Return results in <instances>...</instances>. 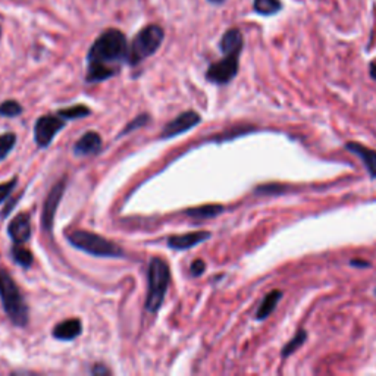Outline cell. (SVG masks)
<instances>
[{"mask_svg":"<svg viewBox=\"0 0 376 376\" xmlns=\"http://www.w3.org/2000/svg\"><path fill=\"white\" fill-rule=\"evenodd\" d=\"M128 58L127 39L119 30H107L88 51L87 83H99L116 74L118 65Z\"/></svg>","mask_w":376,"mask_h":376,"instance_id":"1","label":"cell"},{"mask_svg":"<svg viewBox=\"0 0 376 376\" xmlns=\"http://www.w3.org/2000/svg\"><path fill=\"white\" fill-rule=\"evenodd\" d=\"M0 297L9 319L18 327H25L28 322V308L13 279L0 271Z\"/></svg>","mask_w":376,"mask_h":376,"instance_id":"2","label":"cell"},{"mask_svg":"<svg viewBox=\"0 0 376 376\" xmlns=\"http://www.w3.org/2000/svg\"><path fill=\"white\" fill-rule=\"evenodd\" d=\"M169 266L162 259H153L149 267V293L146 298V309L157 312L162 306L169 285Z\"/></svg>","mask_w":376,"mask_h":376,"instance_id":"3","label":"cell"},{"mask_svg":"<svg viewBox=\"0 0 376 376\" xmlns=\"http://www.w3.org/2000/svg\"><path fill=\"white\" fill-rule=\"evenodd\" d=\"M68 241L83 252L97 257H121L123 255L115 243L95 234V232L81 229L74 231L73 234L68 236Z\"/></svg>","mask_w":376,"mask_h":376,"instance_id":"4","label":"cell"},{"mask_svg":"<svg viewBox=\"0 0 376 376\" xmlns=\"http://www.w3.org/2000/svg\"><path fill=\"white\" fill-rule=\"evenodd\" d=\"M165 37L164 30L159 25H147L146 28H142L137 35L128 49V58L127 61L131 65H137L141 61H145L146 58L152 56L153 53L162 44Z\"/></svg>","mask_w":376,"mask_h":376,"instance_id":"5","label":"cell"},{"mask_svg":"<svg viewBox=\"0 0 376 376\" xmlns=\"http://www.w3.org/2000/svg\"><path fill=\"white\" fill-rule=\"evenodd\" d=\"M240 55H225L219 62H214L207 69V80L214 84H226L238 73Z\"/></svg>","mask_w":376,"mask_h":376,"instance_id":"6","label":"cell"},{"mask_svg":"<svg viewBox=\"0 0 376 376\" xmlns=\"http://www.w3.org/2000/svg\"><path fill=\"white\" fill-rule=\"evenodd\" d=\"M65 121L58 118V116H42L39 121L35 122L34 127V137L35 142H37L39 147H47L51 140L55 138V135L63 128Z\"/></svg>","mask_w":376,"mask_h":376,"instance_id":"7","label":"cell"},{"mask_svg":"<svg viewBox=\"0 0 376 376\" xmlns=\"http://www.w3.org/2000/svg\"><path fill=\"white\" fill-rule=\"evenodd\" d=\"M199 122H200V115L199 114H195L193 111L184 112L181 115H178L174 121H171L169 123L165 125L162 134H160V138H162V140L172 138V137H176V135H180L183 133H187L193 127H195V125H199Z\"/></svg>","mask_w":376,"mask_h":376,"instance_id":"8","label":"cell"},{"mask_svg":"<svg viewBox=\"0 0 376 376\" xmlns=\"http://www.w3.org/2000/svg\"><path fill=\"white\" fill-rule=\"evenodd\" d=\"M65 184L66 180H61L55 187H53L47 195L46 203H44V209H43V226L46 231H50L53 226V219H55V213L58 210V206L61 203V199L65 191Z\"/></svg>","mask_w":376,"mask_h":376,"instance_id":"9","label":"cell"},{"mask_svg":"<svg viewBox=\"0 0 376 376\" xmlns=\"http://www.w3.org/2000/svg\"><path fill=\"white\" fill-rule=\"evenodd\" d=\"M8 232L16 244L28 241L31 237V219L28 213H20L15 217L8 226Z\"/></svg>","mask_w":376,"mask_h":376,"instance_id":"10","label":"cell"},{"mask_svg":"<svg viewBox=\"0 0 376 376\" xmlns=\"http://www.w3.org/2000/svg\"><path fill=\"white\" fill-rule=\"evenodd\" d=\"M210 234L206 231H199V232H190V234L184 236H175L168 240V245L175 250H187L191 248L197 244H200L206 240H209Z\"/></svg>","mask_w":376,"mask_h":376,"instance_id":"11","label":"cell"},{"mask_svg":"<svg viewBox=\"0 0 376 376\" xmlns=\"http://www.w3.org/2000/svg\"><path fill=\"white\" fill-rule=\"evenodd\" d=\"M102 149V138L97 133H87L84 134L74 146V152L78 156H88V154H96Z\"/></svg>","mask_w":376,"mask_h":376,"instance_id":"12","label":"cell"},{"mask_svg":"<svg viewBox=\"0 0 376 376\" xmlns=\"http://www.w3.org/2000/svg\"><path fill=\"white\" fill-rule=\"evenodd\" d=\"M219 46L224 55H240L243 49V34L237 28L228 30Z\"/></svg>","mask_w":376,"mask_h":376,"instance_id":"13","label":"cell"},{"mask_svg":"<svg viewBox=\"0 0 376 376\" xmlns=\"http://www.w3.org/2000/svg\"><path fill=\"white\" fill-rule=\"evenodd\" d=\"M350 152H353L354 154L359 156L363 164L366 165V169L368 172L370 174L372 178H376V152L363 146V145H359V142H348V145L346 146Z\"/></svg>","mask_w":376,"mask_h":376,"instance_id":"14","label":"cell"},{"mask_svg":"<svg viewBox=\"0 0 376 376\" xmlns=\"http://www.w3.org/2000/svg\"><path fill=\"white\" fill-rule=\"evenodd\" d=\"M80 334H81V322L78 319H69L61 322V324L53 329V336L62 339V341H71V339L77 338Z\"/></svg>","mask_w":376,"mask_h":376,"instance_id":"15","label":"cell"},{"mask_svg":"<svg viewBox=\"0 0 376 376\" xmlns=\"http://www.w3.org/2000/svg\"><path fill=\"white\" fill-rule=\"evenodd\" d=\"M281 298H282V293L279 290H274V291H271L269 294H267L263 298L260 308H259V310L256 313V319L257 320H263V319H266L267 316H269L275 310L277 304H278V301Z\"/></svg>","mask_w":376,"mask_h":376,"instance_id":"16","label":"cell"},{"mask_svg":"<svg viewBox=\"0 0 376 376\" xmlns=\"http://www.w3.org/2000/svg\"><path fill=\"white\" fill-rule=\"evenodd\" d=\"M224 207L221 205H207V206H200V207H194L188 209L186 213L191 218L195 219H209L218 217L219 213H222Z\"/></svg>","mask_w":376,"mask_h":376,"instance_id":"17","label":"cell"},{"mask_svg":"<svg viewBox=\"0 0 376 376\" xmlns=\"http://www.w3.org/2000/svg\"><path fill=\"white\" fill-rule=\"evenodd\" d=\"M279 0H255V11L263 16H271L281 11Z\"/></svg>","mask_w":376,"mask_h":376,"instance_id":"18","label":"cell"},{"mask_svg":"<svg viewBox=\"0 0 376 376\" xmlns=\"http://www.w3.org/2000/svg\"><path fill=\"white\" fill-rule=\"evenodd\" d=\"M12 257L18 265H21L23 267H30L32 265V253L30 252V250L18 244L12 248Z\"/></svg>","mask_w":376,"mask_h":376,"instance_id":"19","label":"cell"},{"mask_svg":"<svg viewBox=\"0 0 376 376\" xmlns=\"http://www.w3.org/2000/svg\"><path fill=\"white\" fill-rule=\"evenodd\" d=\"M306 338H308V332H306V331H303V329L298 331L297 335L291 339V341L284 347V350H282V356H284V357L291 356L297 348H300V347L304 344V341H306Z\"/></svg>","mask_w":376,"mask_h":376,"instance_id":"20","label":"cell"},{"mask_svg":"<svg viewBox=\"0 0 376 376\" xmlns=\"http://www.w3.org/2000/svg\"><path fill=\"white\" fill-rule=\"evenodd\" d=\"M90 109L88 107L83 106V104H78V106H73L69 107V109H63V111H59V116L63 118V119H78V118H84L87 115H90Z\"/></svg>","mask_w":376,"mask_h":376,"instance_id":"21","label":"cell"},{"mask_svg":"<svg viewBox=\"0 0 376 376\" xmlns=\"http://www.w3.org/2000/svg\"><path fill=\"white\" fill-rule=\"evenodd\" d=\"M21 114H23V107L20 103L15 102V100H6L4 103H0V116L12 118V116H18Z\"/></svg>","mask_w":376,"mask_h":376,"instance_id":"22","label":"cell"},{"mask_svg":"<svg viewBox=\"0 0 376 376\" xmlns=\"http://www.w3.org/2000/svg\"><path fill=\"white\" fill-rule=\"evenodd\" d=\"M15 142H16V137L12 133L0 135V160H4L9 154V152L15 146Z\"/></svg>","mask_w":376,"mask_h":376,"instance_id":"23","label":"cell"},{"mask_svg":"<svg viewBox=\"0 0 376 376\" xmlns=\"http://www.w3.org/2000/svg\"><path fill=\"white\" fill-rule=\"evenodd\" d=\"M15 184H16V178H13V180H11L9 183L0 184V203H2L6 197L12 193V190L15 188Z\"/></svg>","mask_w":376,"mask_h":376,"instance_id":"24","label":"cell"},{"mask_svg":"<svg viewBox=\"0 0 376 376\" xmlns=\"http://www.w3.org/2000/svg\"><path fill=\"white\" fill-rule=\"evenodd\" d=\"M147 121H149V116H147V115H141V116L135 118V119H134V121H133V122L128 125V127L125 128V131H122V134H128V133L134 131L135 128L141 127V125H145Z\"/></svg>","mask_w":376,"mask_h":376,"instance_id":"25","label":"cell"},{"mask_svg":"<svg viewBox=\"0 0 376 376\" xmlns=\"http://www.w3.org/2000/svg\"><path fill=\"white\" fill-rule=\"evenodd\" d=\"M190 269H191V275L200 277L205 272V269H206V263L203 260H200V259L199 260H194V263L191 265Z\"/></svg>","mask_w":376,"mask_h":376,"instance_id":"26","label":"cell"},{"mask_svg":"<svg viewBox=\"0 0 376 376\" xmlns=\"http://www.w3.org/2000/svg\"><path fill=\"white\" fill-rule=\"evenodd\" d=\"M370 77H372L373 80H376V63H372V65H370Z\"/></svg>","mask_w":376,"mask_h":376,"instance_id":"27","label":"cell"},{"mask_svg":"<svg viewBox=\"0 0 376 376\" xmlns=\"http://www.w3.org/2000/svg\"><path fill=\"white\" fill-rule=\"evenodd\" d=\"M351 265H354V266H369V263H366V262H360V260H351Z\"/></svg>","mask_w":376,"mask_h":376,"instance_id":"28","label":"cell"},{"mask_svg":"<svg viewBox=\"0 0 376 376\" xmlns=\"http://www.w3.org/2000/svg\"><path fill=\"white\" fill-rule=\"evenodd\" d=\"M209 2H212V4H222L224 0H209Z\"/></svg>","mask_w":376,"mask_h":376,"instance_id":"29","label":"cell"},{"mask_svg":"<svg viewBox=\"0 0 376 376\" xmlns=\"http://www.w3.org/2000/svg\"><path fill=\"white\" fill-rule=\"evenodd\" d=\"M0 34H2V28H0Z\"/></svg>","mask_w":376,"mask_h":376,"instance_id":"30","label":"cell"},{"mask_svg":"<svg viewBox=\"0 0 376 376\" xmlns=\"http://www.w3.org/2000/svg\"><path fill=\"white\" fill-rule=\"evenodd\" d=\"M375 293H376V291H375Z\"/></svg>","mask_w":376,"mask_h":376,"instance_id":"31","label":"cell"}]
</instances>
